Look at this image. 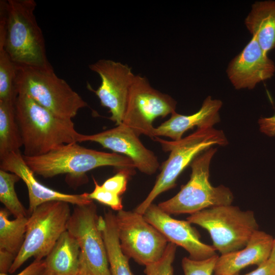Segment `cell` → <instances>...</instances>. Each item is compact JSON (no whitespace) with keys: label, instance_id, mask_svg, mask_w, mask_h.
Returning <instances> with one entry per match:
<instances>
[{"label":"cell","instance_id":"23","mask_svg":"<svg viewBox=\"0 0 275 275\" xmlns=\"http://www.w3.org/2000/svg\"><path fill=\"white\" fill-rule=\"evenodd\" d=\"M8 215V211L1 208L0 252L8 253L16 258L24 241L28 217H15L10 220Z\"/></svg>","mask_w":275,"mask_h":275},{"label":"cell","instance_id":"10","mask_svg":"<svg viewBox=\"0 0 275 275\" xmlns=\"http://www.w3.org/2000/svg\"><path fill=\"white\" fill-rule=\"evenodd\" d=\"M116 221L121 250L129 259L146 266L162 257L169 241L143 214L122 209Z\"/></svg>","mask_w":275,"mask_h":275},{"label":"cell","instance_id":"34","mask_svg":"<svg viewBox=\"0 0 275 275\" xmlns=\"http://www.w3.org/2000/svg\"><path fill=\"white\" fill-rule=\"evenodd\" d=\"M77 275H89L87 273L82 271H79L78 274Z\"/></svg>","mask_w":275,"mask_h":275},{"label":"cell","instance_id":"18","mask_svg":"<svg viewBox=\"0 0 275 275\" xmlns=\"http://www.w3.org/2000/svg\"><path fill=\"white\" fill-rule=\"evenodd\" d=\"M223 103L218 99H213L210 96L203 101L200 109L190 115H183L174 112L166 121L154 128V138L166 136L174 141L182 138L185 131L193 128H209L220 121L219 111Z\"/></svg>","mask_w":275,"mask_h":275},{"label":"cell","instance_id":"2","mask_svg":"<svg viewBox=\"0 0 275 275\" xmlns=\"http://www.w3.org/2000/svg\"><path fill=\"white\" fill-rule=\"evenodd\" d=\"M23 157L35 174L45 178L66 174L67 182L75 186L87 182V172L98 167L135 168L126 156L86 148L77 143L62 145L41 155Z\"/></svg>","mask_w":275,"mask_h":275},{"label":"cell","instance_id":"7","mask_svg":"<svg viewBox=\"0 0 275 275\" xmlns=\"http://www.w3.org/2000/svg\"><path fill=\"white\" fill-rule=\"evenodd\" d=\"M186 219L206 229L213 246L221 255L244 248L258 225L252 211L231 205L207 208L190 214Z\"/></svg>","mask_w":275,"mask_h":275},{"label":"cell","instance_id":"1","mask_svg":"<svg viewBox=\"0 0 275 275\" xmlns=\"http://www.w3.org/2000/svg\"><path fill=\"white\" fill-rule=\"evenodd\" d=\"M14 107L23 155L39 156L62 145L80 142L82 134L75 130L72 119L56 115L30 97L17 95Z\"/></svg>","mask_w":275,"mask_h":275},{"label":"cell","instance_id":"24","mask_svg":"<svg viewBox=\"0 0 275 275\" xmlns=\"http://www.w3.org/2000/svg\"><path fill=\"white\" fill-rule=\"evenodd\" d=\"M20 179L16 174L0 169V201L15 217L26 216L15 189V184Z\"/></svg>","mask_w":275,"mask_h":275},{"label":"cell","instance_id":"5","mask_svg":"<svg viewBox=\"0 0 275 275\" xmlns=\"http://www.w3.org/2000/svg\"><path fill=\"white\" fill-rule=\"evenodd\" d=\"M154 140L160 144L163 150L170 151V154L162 163L153 188L134 210L141 214H144L160 194L176 186L178 176L200 153L214 145L225 146L228 144L224 132L213 127L197 129L177 141H168L159 137H155Z\"/></svg>","mask_w":275,"mask_h":275},{"label":"cell","instance_id":"12","mask_svg":"<svg viewBox=\"0 0 275 275\" xmlns=\"http://www.w3.org/2000/svg\"><path fill=\"white\" fill-rule=\"evenodd\" d=\"M101 80L96 90H91L99 98L102 106L111 114L109 119L117 125L122 123L130 89L135 77L131 68L127 64L109 59H100L89 65Z\"/></svg>","mask_w":275,"mask_h":275},{"label":"cell","instance_id":"25","mask_svg":"<svg viewBox=\"0 0 275 275\" xmlns=\"http://www.w3.org/2000/svg\"><path fill=\"white\" fill-rule=\"evenodd\" d=\"M16 65L0 45V101L15 102Z\"/></svg>","mask_w":275,"mask_h":275},{"label":"cell","instance_id":"31","mask_svg":"<svg viewBox=\"0 0 275 275\" xmlns=\"http://www.w3.org/2000/svg\"><path fill=\"white\" fill-rule=\"evenodd\" d=\"M258 123L262 133L269 136L275 135V114L270 117L261 118Z\"/></svg>","mask_w":275,"mask_h":275},{"label":"cell","instance_id":"30","mask_svg":"<svg viewBox=\"0 0 275 275\" xmlns=\"http://www.w3.org/2000/svg\"><path fill=\"white\" fill-rule=\"evenodd\" d=\"M45 268L44 260H35L21 271L16 275H42ZM0 275H8L0 273Z\"/></svg>","mask_w":275,"mask_h":275},{"label":"cell","instance_id":"3","mask_svg":"<svg viewBox=\"0 0 275 275\" xmlns=\"http://www.w3.org/2000/svg\"><path fill=\"white\" fill-rule=\"evenodd\" d=\"M6 17L3 45L16 65L52 68L48 62L41 29L35 15L34 0L1 1Z\"/></svg>","mask_w":275,"mask_h":275},{"label":"cell","instance_id":"15","mask_svg":"<svg viewBox=\"0 0 275 275\" xmlns=\"http://www.w3.org/2000/svg\"><path fill=\"white\" fill-rule=\"evenodd\" d=\"M226 72L235 89H253L258 83L273 75L275 65L252 37L242 50L231 61Z\"/></svg>","mask_w":275,"mask_h":275},{"label":"cell","instance_id":"4","mask_svg":"<svg viewBox=\"0 0 275 275\" xmlns=\"http://www.w3.org/2000/svg\"><path fill=\"white\" fill-rule=\"evenodd\" d=\"M16 67L17 95H26L56 115L69 119L88 106L65 80L56 74L52 68L16 65Z\"/></svg>","mask_w":275,"mask_h":275},{"label":"cell","instance_id":"9","mask_svg":"<svg viewBox=\"0 0 275 275\" xmlns=\"http://www.w3.org/2000/svg\"><path fill=\"white\" fill-rule=\"evenodd\" d=\"M99 217L93 201L75 205L67 230L80 248L79 271L89 275H111L106 250L98 226Z\"/></svg>","mask_w":275,"mask_h":275},{"label":"cell","instance_id":"33","mask_svg":"<svg viewBox=\"0 0 275 275\" xmlns=\"http://www.w3.org/2000/svg\"><path fill=\"white\" fill-rule=\"evenodd\" d=\"M268 259L275 264V237L273 238L271 251Z\"/></svg>","mask_w":275,"mask_h":275},{"label":"cell","instance_id":"6","mask_svg":"<svg viewBox=\"0 0 275 275\" xmlns=\"http://www.w3.org/2000/svg\"><path fill=\"white\" fill-rule=\"evenodd\" d=\"M216 148L210 147L191 161L187 183L173 197L158 204L168 214L195 213L212 207L231 205L233 195L224 185L213 186L209 180V167Z\"/></svg>","mask_w":275,"mask_h":275},{"label":"cell","instance_id":"14","mask_svg":"<svg viewBox=\"0 0 275 275\" xmlns=\"http://www.w3.org/2000/svg\"><path fill=\"white\" fill-rule=\"evenodd\" d=\"M131 128L123 124L91 135L82 134L80 142L91 141L100 144L114 153L123 154L133 161L135 168L147 175L154 174L159 167L157 157L146 148Z\"/></svg>","mask_w":275,"mask_h":275},{"label":"cell","instance_id":"19","mask_svg":"<svg viewBox=\"0 0 275 275\" xmlns=\"http://www.w3.org/2000/svg\"><path fill=\"white\" fill-rule=\"evenodd\" d=\"M80 255L76 240L66 230L44 259L45 268L42 275H77Z\"/></svg>","mask_w":275,"mask_h":275},{"label":"cell","instance_id":"16","mask_svg":"<svg viewBox=\"0 0 275 275\" xmlns=\"http://www.w3.org/2000/svg\"><path fill=\"white\" fill-rule=\"evenodd\" d=\"M1 169L16 174L25 184L29 194V212L38 206L50 201H63L74 205H82L93 201L89 193L68 194L50 188L40 182L35 173L25 163L20 152H11L1 160Z\"/></svg>","mask_w":275,"mask_h":275},{"label":"cell","instance_id":"17","mask_svg":"<svg viewBox=\"0 0 275 275\" xmlns=\"http://www.w3.org/2000/svg\"><path fill=\"white\" fill-rule=\"evenodd\" d=\"M273 240L266 232L256 231L244 248L218 256L214 275H235L248 266L260 265L269 259Z\"/></svg>","mask_w":275,"mask_h":275},{"label":"cell","instance_id":"32","mask_svg":"<svg viewBox=\"0 0 275 275\" xmlns=\"http://www.w3.org/2000/svg\"><path fill=\"white\" fill-rule=\"evenodd\" d=\"M243 275H275V264L268 259L258 266L255 270Z\"/></svg>","mask_w":275,"mask_h":275},{"label":"cell","instance_id":"28","mask_svg":"<svg viewBox=\"0 0 275 275\" xmlns=\"http://www.w3.org/2000/svg\"><path fill=\"white\" fill-rule=\"evenodd\" d=\"M93 181L95 187L92 192L89 193L90 199L96 200L117 211L123 209L122 199L120 196L104 189L94 178Z\"/></svg>","mask_w":275,"mask_h":275},{"label":"cell","instance_id":"11","mask_svg":"<svg viewBox=\"0 0 275 275\" xmlns=\"http://www.w3.org/2000/svg\"><path fill=\"white\" fill-rule=\"evenodd\" d=\"M177 102L171 96L153 88L147 78L135 75L131 85L122 124L138 136L154 139L156 118H164L175 112Z\"/></svg>","mask_w":275,"mask_h":275},{"label":"cell","instance_id":"29","mask_svg":"<svg viewBox=\"0 0 275 275\" xmlns=\"http://www.w3.org/2000/svg\"><path fill=\"white\" fill-rule=\"evenodd\" d=\"M133 171L129 169H120L115 175L106 180L101 186L120 196L126 191L129 177Z\"/></svg>","mask_w":275,"mask_h":275},{"label":"cell","instance_id":"21","mask_svg":"<svg viewBox=\"0 0 275 275\" xmlns=\"http://www.w3.org/2000/svg\"><path fill=\"white\" fill-rule=\"evenodd\" d=\"M105 243L111 275H134L129 258L122 252L118 238L115 215L107 213L99 221Z\"/></svg>","mask_w":275,"mask_h":275},{"label":"cell","instance_id":"26","mask_svg":"<svg viewBox=\"0 0 275 275\" xmlns=\"http://www.w3.org/2000/svg\"><path fill=\"white\" fill-rule=\"evenodd\" d=\"M177 245L169 242L162 257L157 261L146 265L145 275H174V262Z\"/></svg>","mask_w":275,"mask_h":275},{"label":"cell","instance_id":"20","mask_svg":"<svg viewBox=\"0 0 275 275\" xmlns=\"http://www.w3.org/2000/svg\"><path fill=\"white\" fill-rule=\"evenodd\" d=\"M244 24L265 53L275 47V1L255 2Z\"/></svg>","mask_w":275,"mask_h":275},{"label":"cell","instance_id":"13","mask_svg":"<svg viewBox=\"0 0 275 275\" xmlns=\"http://www.w3.org/2000/svg\"><path fill=\"white\" fill-rule=\"evenodd\" d=\"M143 215L169 242L184 249L188 253L189 258L202 260L217 255L213 246L201 241L200 234L187 220L175 219L153 203L149 206Z\"/></svg>","mask_w":275,"mask_h":275},{"label":"cell","instance_id":"27","mask_svg":"<svg viewBox=\"0 0 275 275\" xmlns=\"http://www.w3.org/2000/svg\"><path fill=\"white\" fill-rule=\"evenodd\" d=\"M218 256L202 260H195L184 257L182 260V267L184 275H212Z\"/></svg>","mask_w":275,"mask_h":275},{"label":"cell","instance_id":"22","mask_svg":"<svg viewBox=\"0 0 275 275\" xmlns=\"http://www.w3.org/2000/svg\"><path fill=\"white\" fill-rule=\"evenodd\" d=\"M23 146L16 118L14 103L0 101V159Z\"/></svg>","mask_w":275,"mask_h":275},{"label":"cell","instance_id":"8","mask_svg":"<svg viewBox=\"0 0 275 275\" xmlns=\"http://www.w3.org/2000/svg\"><path fill=\"white\" fill-rule=\"evenodd\" d=\"M69 203L50 201L38 206L28 217L25 239L9 272H15L29 258L42 260L67 230Z\"/></svg>","mask_w":275,"mask_h":275}]
</instances>
